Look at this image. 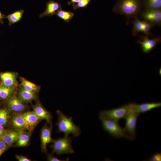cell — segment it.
I'll list each match as a JSON object with an SVG mask.
<instances>
[{"label":"cell","instance_id":"6da1fadb","mask_svg":"<svg viewBox=\"0 0 161 161\" xmlns=\"http://www.w3.org/2000/svg\"><path fill=\"white\" fill-rule=\"evenodd\" d=\"M144 0H118L113 11L117 14L123 15L129 20L137 16L142 11Z\"/></svg>","mask_w":161,"mask_h":161},{"label":"cell","instance_id":"7a4b0ae2","mask_svg":"<svg viewBox=\"0 0 161 161\" xmlns=\"http://www.w3.org/2000/svg\"><path fill=\"white\" fill-rule=\"evenodd\" d=\"M58 116L57 125L58 131L63 132L65 135L72 134L75 137H78L80 135L81 131L80 128L72 122V118L65 115L60 110L56 112Z\"/></svg>","mask_w":161,"mask_h":161},{"label":"cell","instance_id":"3957f363","mask_svg":"<svg viewBox=\"0 0 161 161\" xmlns=\"http://www.w3.org/2000/svg\"><path fill=\"white\" fill-rule=\"evenodd\" d=\"M100 119L103 129L112 136L117 138L124 137L131 140L135 139L127 134L125 129L122 128L118 122L103 118Z\"/></svg>","mask_w":161,"mask_h":161},{"label":"cell","instance_id":"277c9868","mask_svg":"<svg viewBox=\"0 0 161 161\" xmlns=\"http://www.w3.org/2000/svg\"><path fill=\"white\" fill-rule=\"evenodd\" d=\"M72 137L65 135L64 137L54 140L53 144L50 147L52 149V153L59 155L72 154L75 151L71 145Z\"/></svg>","mask_w":161,"mask_h":161},{"label":"cell","instance_id":"5b68a950","mask_svg":"<svg viewBox=\"0 0 161 161\" xmlns=\"http://www.w3.org/2000/svg\"><path fill=\"white\" fill-rule=\"evenodd\" d=\"M130 112L128 104L117 108L102 111L99 113V117L118 122L120 120L125 118Z\"/></svg>","mask_w":161,"mask_h":161},{"label":"cell","instance_id":"8992f818","mask_svg":"<svg viewBox=\"0 0 161 161\" xmlns=\"http://www.w3.org/2000/svg\"><path fill=\"white\" fill-rule=\"evenodd\" d=\"M134 18L132 21L133 27L132 32L133 36L137 35L140 32H143L148 36H152L150 30L155 26L153 24L144 20L141 21L137 16Z\"/></svg>","mask_w":161,"mask_h":161},{"label":"cell","instance_id":"52a82bcc","mask_svg":"<svg viewBox=\"0 0 161 161\" xmlns=\"http://www.w3.org/2000/svg\"><path fill=\"white\" fill-rule=\"evenodd\" d=\"M139 38L140 40H138L137 42L140 44L143 52L147 53H149L154 48L161 40L160 36L150 39L148 36L141 35L140 36Z\"/></svg>","mask_w":161,"mask_h":161},{"label":"cell","instance_id":"ba28073f","mask_svg":"<svg viewBox=\"0 0 161 161\" xmlns=\"http://www.w3.org/2000/svg\"><path fill=\"white\" fill-rule=\"evenodd\" d=\"M128 104L130 112L139 114L161 106V102L146 103L141 104L130 103Z\"/></svg>","mask_w":161,"mask_h":161},{"label":"cell","instance_id":"9c48e42d","mask_svg":"<svg viewBox=\"0 0 161 161\" xmlns=\"http://www.w3.org/2000/svg\"><path fill=\"white\" fill-rule=\"evenodd\" d=\"M142 18L147 21L154 26L160 25L161 24V10H144L140 14Z\"/></svg>","mask_w":161,"mask_h":161},{"label":"cell","instance_id":"30bf717a","mask_svg":"<svg viewBox=\"0 0 161 161\" xmlns=\"http://www.w3.org/2000/svg\"><path fill=\"white\" fill-rule=\"evenodd\" d=\"M139 115V114L130 112L124 118L126 120L124 129L129 135L134 138L136 135L137 122Z\"/></svg>","mask_w":161,"mask_h":161},{"label":"cell","instance_id":"8fae6325","mask_svg":"<svg viewBox=\"0 0 161 161\" xmlns=\"http://www.w3.org/2000/svg\"><path fill=\"white\" fill-rule=\"evenodd\" d=\"M6 104L8 109L16 113L23 112L27 108L24 102L19 97H16L15 95L8 97Z\"/></svg>","mask_w":161,"mask_h":161},{"label":"cell","instance_id":"7c38bea8","mask_svg":"<svg viewBox=\"0 0 161 161\" xmlns=\"http://www.w3.org/2000/svg\"><path fill=\"white\" fill-rule=\"evenodd\" d=\"M11 125L14 130H25L32 131L21 114H13L11 118Z\"/></svg>","mask_w":161,"mask_h":161},{"label":"cell","instance_id":"4fadbf2b","mask_svg":"<svg viewBox=\"0 0 161 161\" xmlns=\"http://www.w3.org/2000/svg\"><path fill=\"white\" fill-rule=\"evenodd\" d=\"M52 126H50L46 124L42 129L41 133V148L43 152L47 153V144L53 140L51 137Z\"/></svg>","mask_w":161,"mask_h":161},{"label":"cell","instance_id":"5bb4252c","mask_svg":"<svg viewBox=\"0 0 161 161\" xmlns=\"http://www.w3.org/2000/svg\"><path fill=\"white\" fill-rule=\"evenodd\" d=\"M33 111L41 120H46L47 123L51 125L52 116L51 113L46 110L39 102L33 105Z\"/></svg>","mask_w":161,"mask_h":161},{"label":"cell","instance_id":"9a60e30c","mask_svg":"<svg viewBox=\"0 0 161 161\" xmlns=\"http://www.w3.org/2000/svg\"><path fill=\"white\" fill-rule=\"evenodd\" d=\"M0 78L3 85L8 87L14 88L17 82L16 74L14 72H6L0 74Z\"/></svg>","mask_w":161,"mask_h":161},{"label":"cell","instance_id":"2e32d148","mask_svg":"<svg viewBox=\"0 0 161 161\" xmlns=\"http://www.w3.org/2000/svg\"><path fill=\"white\" fill-rule=\"evenodd\" d=\"M62 9L61 6L59 3L53 0H50L46 4L45 10L40 16V18L44 17L52 16L55 14L57 12Z\"/></svg>","mask_w":161,"mask_h":161},{"label":"cell","instance_id":"e0dca14e","mask_svg":"<svg viewBox=\"0 0 161 161\" xmlns=\"http://www.w3.org/2000/svg\"><path fill=\"white\" fill-rule=\"evenodd\" d=\"M19 131L15 130H5L1 137L4 141L10 147L17 140L19 135Z\"/></svg>","mask_w":161,"mask_h":161},{"label":"cell","instance_id":"ac0fdd59","mask_svg":"<svg viewBox=\"0 0 161 161\" xmlns=\"http://www.w3.org/2000/svg\"><path fill=\"white\" fill-rule=\"evenodd\" d=\"M32 131L41 120L33 111H29L21 114Z\"/></svg>","mask_w":161,"mask_h":161},{"label":"cell","instance_id":"d6986e66","mask_svg":"<svg viewBox=\"0 0 161 161\" xmlns=\"http://www.w3.org/2000/svg\"><path fill=\"white\" fill-rule=\"evenodd\" d=\"M31 131H27L25 130H19L18 137L14 145L15 147H24L29 144Z\"/></svg>","mask_w":161,"mask_h":161},{"label":"cell","instance_id":"ffe728a7","mask_svg":"<svg viewBox=\"0 0 161 161\" xmlns=\"http://www.w3.org/2000/svg\"><path fill=\"white\" fill-rule=\"evenodd\" d=\"M19 97L24 102L31 103L36 99L35 93L25 89L22 86L20 88L18 93Z\"/></svg>","mask_w":161,"mask_h":161},{"label":"cell","instance_id":"44dd1931","mask_svg":"<svg viewBox=\"0 0 161 161\" xmlns=\"http://www.w3.org/2000/svg\"><path fill=\"white\" fill-rule=\"evenodd\" d=\"M24 12L23 10H20L16 11L6 16L5 18H7L9 21V25L11 26L20 21L22 18Z\"/></svg>","mask_w":161,"mask_h":161},{"label":"cell","instance_id":"7402d4cb","mask_svg":"<svg viewBox=\"0 0 161 161\" xmlns=\"http://www.w3.org/2000/svg\"><path fill=\"white\" fill-rule=\"evenodd\" d=\"M12 111L9 109H0V125L4 127L8 124Z\"/></svg>","mask_w":161,"mask_h":161},{"label":"cell","instance_id":"603a6c76","mask_svg":"<svg viewBox=\"0 0 161 161\" xmlns=\"http://www.w3.org/2000/svg\"><path fill=\"white\" fill-rule=\"evenodd\" d=\"M144 10L161 9V0H144Z\"/></svg>","mask_w":161,"mask_h":161},{"label":"cell","instance_id":"cb8c5ba5","mask_svg":"<svg viewBox=\"0 0 161 161\" xmlns=\"http://www.w3.org/2000/svg\"><path fill=\"white\" fill-rule=\"evenodd\" d=\"M20 80L21 86L25 89L34 93L39 90V87L35 84L22 78H21Z\"/></svg>","mask_w":161,"mask_h":161},{"label":"cell","instance_id":"d4e9b609","mask_svg":"<svg viewBox=\"0 0 161 161\" xmlns=\"http://www.w3.org/2000/svg\"><path fill=\"white\" fill-rule=\"evenodd\" d=\"M55 15L59 18L68 23L74 16V13L70 11L63 10L62 9L58 10Z\"/></svg>","mask_w":161,"mask_h":161},{"label":"cell","instance_id":"484cf974","mask_svg":"<svg viewBox=\"0 0 161 161\" xmlns=\"http://www.w3.org/2000/svg\"><path fill=\"white\" fill-rule=\"evenodd\" d=\"M14 91L13 88H10L2 85L0 92V98L5 99L8 98Z\"/></svg>","mask_w":161,"mask_h":161},{"label":"cell","instance_id":"4316f807","mask_svg":"<svg viewBox=\"0 0 161 161\" xmlns=\"http://www.w3.org/2000/svg\"><path fill=\"white\" fill-rule=\"evenodd\" d=\"M91 0H80L76 4H72L73 9L74 10H76L80 8H86Z\"/></svg>","mask_w":161,"mask_h":161},{"label":"cell","instance_id":"83f0119b","mask_svg":"<svg viewBox=\"0 0 161 161\" xmlns=\"http://www.w3.org/2000/svg\"><path fill=\"white\" fill-rule=\"evenodd\" d=\"M9 147L7 144L4 141L1 137L0 138V157L2 154Z\"/></svg>","mask_w":161,"mask_h":161},{"label":"cell","instance_id":"f1b7e54d","mask_svg":"<svg viewBox=\"0 0 161 161\" xmlns=\"http://www.w3.org/2000/svg\"><path fill=\"white\" fill-rule=\"evenodd\" d=\"M147 161H161V153H157L154 154Z\"/></svg>","mask_w":161,"mask_h":161},{"label":"cell","instance_id":"f546056e","mask_svg":"<svg viewBox=\"0 0 161 161\" xmlns=\"http://www.w3.org/2000/svg\"><path fill=\"white\" fill-rule=\"evenodd\" d=\"M47 160L48 161H65L69 160V159L67 158L65 160H61L51 154H48L47 157Z\"/></svg>","mask_w":161,"mask_h":161},{"label":"cell","instance_id":"4dcf8cb0","mask_svg":"<svg viewBox=\"0 0 161 161\" xmlns=\"http://www.w3.org/2000/svg\"><path fill=\"white\" fill-rule=\"evenodd\" d=\"M16 158L19 161H30L31 160L26 157L22 155H16Z\"/></svg>","mask_w":161,"mask_h":161},{"label":"cell","instance_id":"1f68e13d","mask_svg":"<svg viewBox=\"0 0 161 161\" xmlns=\"http://www.w3.org/2000/svg\"><path fill=\"white\" fill-rule=\"evenodd\" d=\"M6 16L5 15L2 14L0 11V22L1 24H4V19L5 18Z\"/></svg>","mask_w":161,"mask_h":161},{"label":"cell","instance_id":"d6a6232c","mask_svg":"<svg viewBox=\"0 0 161 161\" xmlns=\"http://www.w3.org/2000/svg\"><path fill=\"white\" fill-rule=\"evenodd\" d=\"M5 130V129H4V127L0 125V138L1 137Z\"/></svg>","mask_w":161,"mask_h":161},{"label":"cell","instance_id":"836d02e7","mask_svg":"<svg viewBox=\"0 0 161 161\" xmlns=\"http://www.w3.org/2000/svg\"><path fill=\"white\" fill-rule=\"evenodd\" d=\"M80 0H70V1L68 2V5H70L73 4L78 3L80 1Z\"/></svg>","mask_w":161,"mask_h":161},{"label":"cell","instance_id":"e575fe53","mask_svg":"<svg viewBox=\"0 0 161 161\" xmlns=\"http://www.w3.org/2000/svg\"><path fill=\"white\" fill-rule=\"evenodd\" d=\"M2 85L1 83H0V92L1 91Z\"/></svg>","mask_w":161,"mask_h":161},{"label":"cell","instance_id":"d590c367","mask_svg":"<svg viewBox=\"0 0 161 161\" xmlns=\"http://www.w3.org/2000/svg\"><path fill=\"white\" fill-rule=\"evenodd\" d=\"M161 68H160V69H159V74H160V75H161Z\"/></svg>","mask_w":161,"mask_h":161}]
</instances>
